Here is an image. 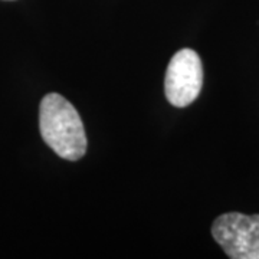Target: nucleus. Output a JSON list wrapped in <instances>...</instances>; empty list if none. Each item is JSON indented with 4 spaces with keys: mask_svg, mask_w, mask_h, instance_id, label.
I'll list each match as a JSON object with an SVG mask.
<instances>
[{
    "mask_svg": "<svg viewBox=\"0 0 259 259\" xmlns=\"http://www.w3.org/2000/svg\"><path fill=\"white\" fill-rule=\"evenodd\" d=\"M39 130L44 141L59 157L75 161L87 151L82 120L74 105L59 94L44 97L39 107Z\"/></svg>",
    "mask_w": 259,
    "mask_h": 259,
    "instance_id": "1",
    "label": "nucleus"
},
{
    "mask_svg": "<svg viewBox=\"0 0 259 259\" xmlns=\"http://www.w3.org/2000/svg\"><path fill=\"white\" fill-rule=\"evenodd\" d=\"M212 236L229 258L259 259V214H221L212 225Z\"/></svg>",
    "mask_w": 259,
    "mask_h": 259,
    "instance_id": "2",
    "label": "nucleus"
},
{
    "mask_svg": "<svg viewBox=\"0 0 259 259\" xmlns=\"http://www.w3.org/2000/svg\"><path fill=\"white\" fill-rule=\"evenodd\" d=\"M203 85V66L199 55L192 49H182L167 66L164 91L175 107H187L199 97Z\"/></svg>",
    "mask_w": 259,
    "mask_h": 259,
    "instance_id": "3",
    "label": "nucleus"
}]
</instances>
